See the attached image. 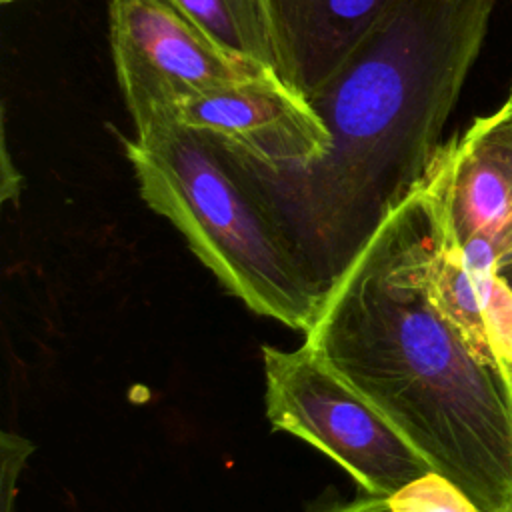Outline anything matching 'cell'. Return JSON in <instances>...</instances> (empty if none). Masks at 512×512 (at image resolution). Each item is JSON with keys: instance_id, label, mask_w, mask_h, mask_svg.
Segmentation results:
<instances>
[{"instance_id": "6da1fadb", "label": "cell", "mask_w": 512, "mask_h": 512, "mask_svg": "<svg viewBox=\"0 0 512 512\" xmlns=\"http://www.w3.org/2000/svg\"><path fill=\"white\" fill-rule=\"evenodd\" d=\"M494 0H400L308 98L330 150L288 176L240 170L324 298L418 186L486 36Z\"/></svg>"}, {"instance_id": "7a4b0ae2", "label": "cell", "mask_w": 512, "mask_h": 512, "mask_svg": "<svg viewBox=\"0 0 512 512\" xmlns=\"http://www.w3.org/2000/svg\"><path fill=\"white\" fill-rule=\"evenodd\" d=\"M424 178L328 290L306 344L484 512L512 508V372L482 362L424 282Z\"/></svg>"}, {"instance_id": "3957f363", "label": "cell", "mask_w": 512, "mask_h": 512, "mask_svg": "<svg viewBox=\"0 0 512 512\" xmlns=\"http://www.w3.org/2000/svg\"><path fill=\"white\" fill-rule=\"evenodd\" d=\"M126 158L142 200L184 236L232 296L292 330H310L324 298L224 148L166 122L134 134Z\"/></svg>"}, {"instance_id": "277c9868", "label": "cell", "mask_w": 512, "mask_h": 512, "mask_svg": "<svg viewBox=\"0 0 512 512\" xmlns=\"http://www.w3.org/2000/svg\"><path fill=\"white\" fill-rule=\"evenodd\" d=\"M266 416L338 462L362 492L390 498L434 472L424 456L306 342L294 350L262 346Z\"/></svg>"}, {"instance_id": "5b68a950", "label": "cell", "mask_w": 512, "mask_h": 512, "mask_svg": "<svg viewBox=\"0 0 512 512\" xmlns=\"http://www.w3.org/2000/svg\"><path fill=\"white\" fill-rule=\"evenodd\" d=\"M110 46L136 134L176 122L204 92L260 72L160 0H110Z\"/></svg>"}, {"instance_id": "8992f818", "label": "cell", "mask_w": 512, "mask_h": 512, "mask_svg": "<svg viewBox=\"0 0 512 512\" xmlns=\"http://www.w3.org/2000/svg\"><path fill=\"white\" fill-rule=\"evenodd\" d=\"M176 122L216 142L248 174H298L330 150V132L312 102L274 68L188 100Z\"/></svg>"}, {"instance_id": "52a82bcc", "label": "cell", "mask_w": 512, "mask_h": 512, "mask_svg": "<svg viewBox=\"0 0 512 512\" xmlns=\"http://www.w3.org/2000/svg\"><path fill=\"white\" fill-rule=\"evenodd\" d=\"M262 2L276 52V72L312 98L400 0Z\"/></svg>"}, {"instance_id": "ba28073f", "label": "cell", "mask_w": 512, "mask_h": 512, "mask_svg": "<svg viewBox=\"0 0 512 512\" xmlns=\"http://www.w3.org/2000/svg\"><path fill=\"white\" fill-rule=\"evenodd\" d=\"M462 240L488 238L500 252L512 232V158L486 116L440 144L430 168Z\"/></svg>"}, {"instance_id": "9c48e42d", "label": "cell", "mask_w": 512, "mask_h": 512, "mask_svg": "<svg viewBox=\"0 0 512 512\" xmlns=\"http://www.w3.org/2000/svg\"><path fill=\"white\" fill-rule=\"evenodd\" d=\"M224 48L276 70V52L262 0H160Z\"/></svg>"}, {"instance_id": "30bf717a", "label": "cell", "mask_w": 512, "mask_h": 512, "mask_svg": "<svg viewBox=\"0 0 512 512\" xmlns=\"http://www.w3.org/2000/svg\"><path fill=\"white\" fill-rule=\"evenodd\" d=\"M462 250L490 344L496 356L512 368V284L500 270V252L482 236L462 240Z\"/></svg>"}, {"instance_id": "8fae6325", "label": "cell", "mask_w": 512, "mask_h": 512, "mask_svg": "<svg viewBox=\"0 0 512 512\" xmlns=\"http://www.w3.org/2000/svg\"><path fill=\"white\" fill-rule=\"evenodd\" d=\"M394 512H484L438 472H428L388 498Z\"/></svg>"}, {"instance_id": "7c38bea8", "label": "cell", "mask_w": 512, "mask_h": 512, "mask_svg": "<svg viewBox=\"0 0 512 512\" xmlns=\"http://www.w3.org/2000/svg\"><path fill=\"white\" fill-rule=\"evenodd\" d=\"M32 452V444L26 442L24 438L4 432L2 434V454H4V472H2V502H4V512H10L12 508V492H14V482L20 474V468L24 466L28 454Z\"/></svg>"}, {"instance_id": "4fadbf2b", "label": "cell", "mask_w": 512, "mask_h": 512, "mask_svg": "<svg viewBox=\"0 0 512 512\" xmlns=\"http://www.w3.org/2000/svg\"><path fill=\"white\" fill-rule=\"evenodd\" d=\"M302 512H394V510L388 498L374 496L360 490V494L350 498H342V496H336L334 492H326L316 502L306 506V510Z\"/></svg>"}, {"instance_id": "5bb4252c", "label": "cell", "mask_w": 512, "mask_h": 512, "mask_svg": "<svg viewBox=\"0 0 512 512\" xmlns=\"http://www.w3.org/2000/svg\"><path fill=\"white\" fill-rule=\"evenodd\" d=\"M486 118L512 158V104L506 102L504 106H500L496 112L488 114ZM506 266H512V232L508 236V242H506V246L502 250V258H500V268H506Z\"/></svg>"}, {"instance_id": "9a60e30c", "label": "cell", "mask_w": 512, "mask_h": 512, "mask_svg": "<svg viewBox=\"0 0 512 512\" xmlns=\"http://www.w3.org/2000/svg\"><path fill=\"white\" fill-rule=\"evenodd\" d=\"M502 270V274L508 278V282L512 284V266H506V268H500Z\"/></svg>"}, {"instance_id": "2e32d148", "label": "cell", "mask_w": 512, "mask_h": 512, "mask_svg": "<svg viewBox=\"0 0 512 512\" xmlns=\"http://www.w3.org/2000/svg\"><path fill=\"white\" fill-rule=\"evenodd\" d=\"M508 104H512V86H510V96H508Z\"/></svg>"}, {"instance_id": "e0dca14e", "label": "cell", "mask_w": 512, "mask_h": 512, "mask_svg": "<svg viewBox=\"0 0 512 512\" xmlns=\"http://www.w3.org/2000/svg\"><path fill=\"white\" fill-rule=\"evenodd\" d=\"M2 2H4V4H8V2H16V0H2Z\"/></svg>"}, {"instance_id": "ac0fdd59", "label": "cell", "mask_w": 512, "mask_h": 512, "mask_svg": "<svg viewBox=\"0 0 512 512\" xmlns=\"http://www.w3.org/2000/svg\"><path fill=\"white\" fill-rule=\"evenodd\" d=\"M506 512H512V508H508V510H506Z\"/></svg>"}]
</instances>
